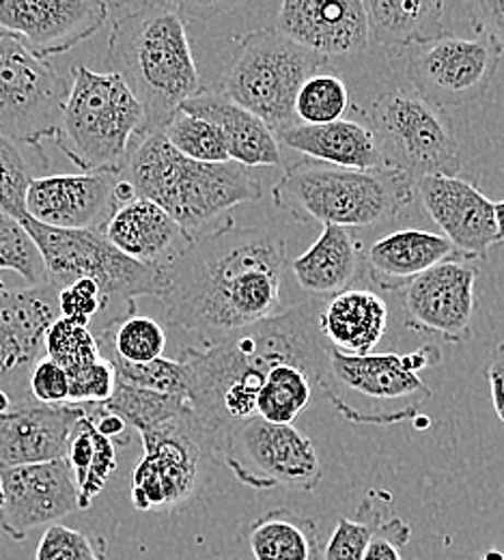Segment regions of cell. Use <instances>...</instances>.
<instances>
[{"label": "cell", "mask_w": 504, "mask_h": 560, "mask_svg": "<svg viewBox=\"0 0 504 560\" xmlns=\"http://www.w3.org/2000/svg\"><path fill=\"white\" fill-rule=\"evenodd\" d=\"M102 358L108 360L110 366L115 369L117 382L151 390V393L186 399V369L181 360L162 355L149 364H130L113 353H102Z\"/></svg>", "instance_id": "f35d334b"}, {"label": "cell", "mask_w": 504, "mask_h": 560, "mask_svg": "<svg viewBox=\"0 0 504 560\" xmlns=\"http://www.w3.org/2000/svg\"><path fill=\"white\" fill-rule=\"evenodd\" d=\"M417 192L423 210L430 213L439 235L468 259L483 261L492 246H499L494 201L479 186L461 177H423L417 179Z\"/></svg>", "instance_id": "d6986e66"}, {"label": "cell", "mask_w": 504, "mask_h": 560, "mask_svg": "<svg viewBox=\"0 0 504 560\" xmlns=\"http://www.w3.org/2000/svg\"><path fill=\"white\" fill-rule=\"evenodd\" d=\"M22 226L37 246L46 282L59 291L75 280H93L102 293L113 300L121 298L126 304L139 298H157L164 293L162 270L146 268L119 253L99 231H63L44 226L28 215L20 218Z\"/></svg>", "instance_id": "30bf717a"}, {"label": "cell", "mask_w": 504, "mask_h": 560, "mask_svg": "<svg viewBox=\"0 0 504 560\" xmlns=\"http://www.w3.org/2000/svg\"><path fill=\"white\" fill-rule=\"evenodd\" d=\"M35 560H108L106 539L63 524H52L44 530L37 544Z\"/></svg>", "instance_id": "b9f144b4"}, {"label": "cell", "mask_w": 504, "mask_h": 560, "mask_svg": "<svg viewBox=\"0 0 504 560\" xmlns=\"http://www.w3.org/2000/svg\"><path fill=\"white\" fill-rule=\"evenodd\" d=\"M483 560H504V555L496 552V550H492V552H488V555H485V559Z\"/></svg>", "instance_id": "f5cc1de1"}, {"label": "cell", "mask_w": 504, "mask_h": 560, "mask_svg": "<svg viewBox=\"0 0 504 560\" xmlns=\"http://www.w3.org/2000/svg\"><path fill=\"white\" fill-rule=\"evenodd\" d=\"M384 513L373 500H362L354 517H339L332 535L321 544L317 560H362L371 537L384 522Z\"/></svg>", "instance_id": "8d00e7d4"}, {"label": "cell", "mask_w": 504, "mask_h": 560, "mask_svg": "<svg viewBox=\"0 0 504 560\" xmlns=\"http://www.w3.org/2000/svg\"><path fill=\"white\" fill-rule=\"evenodd\" d=\"M108 298L102 289L89 279H80L59 291V313L80 326L91 324V319L108 306Z\"/></svg>", "instance_id": "ee69618b"}, {"label": "cell", "mask_w": 504, "mask_h": 560, "mask_svg": "<svg viewBox=\"0 0 504 560\" xmlns=\"http://www.w3.org/2000/svg\"><path fill=\"white\" fill-rule=\"evenodd\" d=\"M417 195V182L397 168H343L302 158L272 188V199L295 220L339 229L392 222Z\"/></svg>", "instance_id": "5b68a950"}, {"label": "cell", "mask_w": 504, "mask_h": 560, "mask_svg": "<svg viewBox=\"0 0 504 560\" xmlns=\"http://www.w3.org/2000/svg\"><path fill=\"white\" fill-rule=\"evenodd\" d=\"M352 106L350 89L343 78L335 73H315L297 91L293 104L295 124L326 126L341 121Z\"/></svg>", "instance_id": "836d02e7"}, {"label": "cell", "mask_w": 504, "mask_h": 560, "mask_svg": "<svg viewBox=\"0 0 504 560\" xmlns=\"http://www.w3.org/2000/svg\"><path fill=\"white\" fill-rule=\"evenodd\" d=\"M468 15L477 33L492 37L504 52V0L468 2Z\"/></svg>", "instance_id": "7dc6e473"}, {"label": "cell", "mask_w": 504, "mask_h": 560, "mask_svg": "<svg viewBox=\"0 0 504 560\" xmlns=\"http://www.w3.org/2000/svg\"><path fill=\"white\" fill-rule=\"evenodd\" d=\"M368 130L388 168L408 177H459L457 139L442 115L417 91L392 89L379 93L368 108Z\"/></svg>", "instance_id": "9c48e42d"}, {"label": "cell", "mask_w": 504, "mask_h": 560, "mask_svg": "<svg viewBox=\"0 0 504 560\" xmlns=\"http://www.w3.org/2000/svg\"><path fill=\"white\" fill-rule=\"evenodd\" d=\"M59 317V289L50 282L0 287V390L11 399H31L28 375L46 358V332Z\"/></svg>", "instance_id": "9a60e30c"}, {"label": "cell", "mask_w": 504, "mask_h": 560, "mask_svg": "<svg viewBox=\"0 0 504 560\" xmlns=\"http://www.w3.org/2000/svg\"><path fill=\"white\" fill-rule=\"evenodd\" d=\"M0 528L24 541L33 528L52 526L80 511L78 488L66 459L0 468Z\"/></svg>", "instance_id": "ac0fdd59"}, {"label": "cell", "mask_w": 504, "mask_h": 560, "mask_svg": "<svg viewBox=\"0 0 504 560\" xmlns=\"http://www.w3.org/2000/svg\"><path fill=\"white\" fill-rule=\"evenodd\" d=\"M324 300H306L277 315L239 328L203 348L181 351L186 401L216 444L220 433L239 420L257 417V397L277 364H297L319 382L328 362V343L319 330Z\"/></svg>", "instance_id": "7a4b0ae2"}, {"label": "cell", "mask_w": 504, "mask_h": 560, "mask_svg": "<svg viewBox=\"0 0 504 560\" xmlns=\"http://www.w3.org/2000/svg\"><path fill=\"white\" fill-rule=\"evenodd\" d=\"M121 175L78 173L35 177L24 197L31 220L63 231H102L115 210V186Z\"/></svg>", "instance_id": "ffe728a7"}, {"label": "cell", "mask_w": 504, "mask_h": 560, "mask_svg": "<svg viewBox=\"0 0 504 560\" xmlns=\"http://www.w3.org/2000/svg\"><path fill=\"white\" fill-rule=\"evenodd\" d=\"M160 132L175 151H179L188 160L203 162V164L231 162L228 147L222 132L214 124L201 117L177 110Z\"/></svg>", "instance_id": "e575fe53"}, {"label": "cell", "mask_w": 504, "mask_h": 560, "mask_svg": "<svg viewBox=\"0 0 504 560\" xmlns=\"http://www.w3.org/2000/svg\"><path fill=\"white\" fill-rule=\"evenodd\" d=\"M115 384V369L102 358L84 371L70 375V406H104L113 397Z\"/></svg>", "instance_id": "7bdbcfd3"}, {"label": "cell", "mask_w": 504, "mask_h": 560, "mask_svg": "<svg viewBox=\"0 0 504 560\" xmlns=\"http://www.w3.org/2000/svg\"><path fill=\"white\" fill-rule=\"evenodd\" d=\"M68 82L15 39H0V130L28 149L57 139Z\"/></svg>", "instance_id": "4fadbf2b"}, {"label": "cell", "mask_w": 504, "mask_h": 560, "mask_svg": "<svg viewBox=\"0 0 504 560\" xmlns=\"http://www.w3.org/2000/svg\"><path fill=\"white\" fill-rule=\"evenodd\" d=\"M102 408L110 415H117L128 427L143 431L162 420L184 412L188 408V401L181 397L160 395V393H151V390L117 382L113 397Z\"/></svg>", "instance_id": "d590c367"}, {"label": "cell", "mask_w": 504, "mask_h": 560, "mask_svg": "<svg viewBox=\"0 0 504 560\" xmlns=\"http://www.w3.org/2000/svg\"><path fill=\"white\" fill-rule=\"evenodd\" d=\"M313 399V377L297 364H277L268 371L257 397V417L274 424H293Z\"/></svg>", "instance_id": "d6a6232c"}, {"label": "cell", "mask_w": 504, "mask_h": 560, "mask_svg": "<svg viewBox=\"0 0 504 560\" xmlns=\"http://www.w3.org/2000/svg\"><path fill=\"white\" fill-rule=\"evenodd\" d=\"M121 177L132 186L137 199L166 211L192 237L237 206L261 197V184L250 168L235 162L188 160L160 130L137 142Z\"/></svg>", "instance_id": "277c9868"}, {"label": "cell", "mask_w": 504, "mask_h": 560, "mask_svg": "<svg viewBox=\"0 0 504 560\" xmlns=\"http://www.w3.org/2000/svg\"><path fill=\"white\" fill-rule=\"evenodd\" d=\"M285 270L283 237L228 220L195 237L162 270L164 317L171 326L212 343L277 315Z\"/></svg>", "instance_id": "6da1fadb"}, {"label": "cell", "mask_w": 504, "mask_h": 560, "mask_svg": "<svg viewBox=\"0 0 504 560\" xmlns=\"http://www.w3.org/2000/svg\"><path fill=\"white\" fill-rule=\"evenodd\" d=\"M479 261L453 257L403 289L406 326L446 343L472 339Z\"/></svg>", "instance_id": "2e32d148"}, {"label": "cell", "mask_w": 504, "mask_h": 560, "mask_svg": "<svg viewBox=\"0 0 504 560\" xmlns=\"http://www.w3.org/2000/svg\"><path fill=\"white\" fill-rule=\"evenodd\" d=\"M246 541L255 560H317L319 524L310 515L272 509L248 524Z\"/></svg>", "instance_id": "f546056e"}, {"label": "cell", "mask_w": 504, "mask_h": 560, "mask_svg": "<svg viewBox=\"0 0 504 560\" xmlns=\"http://www.w3.org/2000/svg\"><path fill=\"white\" fill-rule=\"evenodd\" d=\"M218 457L253 490L313 491L324 477L313 440L293 424L261 417L239 420L220 433Z\"/></svg>", "instance_id": "8fae6325"}, {"label": "cell", "mask_w": 504, "mask_h": 560, "mask_svg": "<svg viewBox=\"0 0 504 560\" xmlns=\"http://www.w3.org/2000/svg\"><path fill=\"white\" fill-rule=\"evenodd\" d=\"M494 215H496V229H499V242L504 244V201L494 203Z\"/></svg>", "instance_id": "f907efd6"}, {"label": "cell", "mask_w": 504, "mask_h": 560, "mask_svg": "<svg viewBox=\"0 0 504 560\" xmlns=\"http://www.w3.org/2000/svg\"><path fill=\"white\" fill-rule=\"evenodd\" d=\"M143 457L132 472V504L139 511H166L188 502L201 486L206 462L216 444L190 406L139 431Z\"/></svg>", "instance_id": "7c38bea8"}, {"label": "cell", "mask_w": 504, "mask_h": 560, "mask_svg": "<svg viewBox=\"0 0 504 560\" xmlns=\"http://www.w3.org/2000/svg\"><path fill=\"white\" fill-rule=\"evenodd\" d=\"M91 406H44L35 399L15 401L0 415V468L66 459L73 427Z\"/></svg>", "instance_id": "7402d4cb"}, {"label": "cell", "mask_w": 504, "mask_h": 560, "mask_svg": "<svg viewBox=\"0 0 504 560\" xmlns=\"http://www.w3.org/2000/svg\"><path fill=\"white\" fill-rule=\"evenodd\" d=\"M108 39V61L141 102L149 132H157L184 102L206 86L195 63L184 7L143 2L117 7Z\"/></svg>", "instance_id": "3957f363"}, {"label": "cell", "mask_w": 504, "mask_h": 560, "mask_svg": "<svg viewBox=\"0 0 504 560\" xmlns=\"http://www.w3.org/2000/svg\"><path fill=\"white\" fill-rule=\"evenodd\" d=\"M324 66V57L293 44L279 31L257 28L235 39L218 91L259 117L279 139L295 126L297 91Z\"/></svg>", "instance_id": "ba28073f"}, {"label": "cell", "mask_w": 504, "mask_h": 560, "mask_svg": "<svg viewBox=\"0 0 504 560\" xmlns=\"http://www.w3.org/2000/svg\"><path fill=\"white\" fill-rule=\"evenodd\" d=\"M35 177V166L26 158L24 147L0 130V211L17 220L26 215L24 197Z\"/></svg>", "instance_id": "60d3db41"}, {"label": "cell", "mask_w": 504, "mask_h": 560, "mask_svg": "<svg viewBox=\"0 0 504 560\" xmlns=\"http://www.w3.org/2000/svg\"><path fill=\"white\" fill-rule=\"evenodd\" d=\"M279 142L288 144L289 149L302 153L304 158L319 160L332 166L361 171L386 166L368 126L350 119L326 126L295 124L283 135H279Z\"/></svg>", "instance_id": "83f0119b"}, {"label": "cell", "mask_w": 504, "mask_h": 560, "mask_svg": "<svg viewBox=\"0 0 504 560\" xmlns=\"http://www.w3.org/2000/svg\"><path fill=\"white\" fill-rule=\"evenodd\" d=\"M11 408H13V399L4 390H0V415L9 412Z\"/></svg>", "instance_id": "816d5d0a"}, {"label": "cell", "mask_w": 504, "mask_h": 560, "mask_svg": "<svg viewBox=\"0 0 504 560\" xmlns=\"http://www.w3.org/2000/svg\"><path fill=\"white\" fill-rule=\"evenodd\" d=\"M361 244L348 229L326 224L313 246L293 264V279L297 287L328 302L330 298L348 291L359 280Z\"/></svg>", "instance_id": "484cf974"}, {"label": "cell", "mask_w": 504, "mask_h": 560, "mask_svg": "<svg viewBox=\"0 0 504 560\" xmlns=\"http://www.w3.org/2000/svg\"><path fill=\"white\" fill-rule=\"evenodd\" d=\"M99 233L119 253L155 270H164L195 242L166 211L144 199L115 206Z\"/></svg>", "instance_id": "603a6c76"}, {"label": "cell", "mask_w": 504, "mask_h": 560, "mask_svg": "<svg viewBox=\"0 0 504 560\" xmlns=\"http://www.w3.org/2000/svg\"><path fill=\"white\" fill-rule=\"evenodd\" d=\"M110 18L102 0H0V39H15L39 59L63 55Z\"/></svg>", "instance_id": "e0dca14e"}, {"label": "cell", "mask_w": 504, "mask_h": 560, "mask_svg": "<svg viewBox=\"0 0 504 560\" xmlns=\"http://www.w3.org/2000/svg\"><path fill=\"white\" fill-rule=\"evenodd\" d=\"M274 31L324 59L356 55L368 46L362 0H285Z\"/></svg>", "instance_id": "44dd1931"}, {"label": "cell", "mask_w": 504, "mask_h": 560, "mask_svg": "<svg viewBox=\"0 0 504 560\" xmlns=\"http://www.w3.org/2000/svg\"><path fill=\"white\" fill-rule=\"evenodd\" d=\"M11 270L28 282V287L46 282L44 259L22 222L0 211V272Z\"/></svg>", "instance_id": "ab89813d"}, {"label": "cell", "mask_w": 504, "mask_h": 560, "mask_svg": "<svg viewBox=\"0 0 504 560\" xmlns=\"http://www.w3.org/2000/svg\"><path fill=\"white\" fill-rule=\"evenodd\" d=\"M412 539V526L401 517L392 515L384 520L371 537L362 560H403L401 550Z\"/></svg>", "instance_id": "bcb514c9"}, {"label": "cell", "mask_w": 504, "mask_h": 560, "mask_svg": "<svg viewBox=\"0 0 504 560\" xmlns=\"http://www.w3.org/2000/svg\"><path fill=\"white\" fill-rule=\"evenodd\" d=\"M28 395L44 406H70V377L57 362L42 358L28 375Z\"/></svg>", "instance_id": "f6af8a7d"}, {"label": "cell", "mask_w": 504, "mask_h": 560, "mask_svg": "<svg viewBox=\"0 0 504 560\" xmlns=\"http://www.w3.org/2000/svg\"><path fill=\"white\" fill-rule=\"evenodd\" d=\"M485 377L494 412L504 424V341L490 351V358L485 360Z\"/></svg>", "instance_id": "c3c4849f"}, {"label": "cell", "mask_w": 504, "mask_h": 560, "mask_svg": "<svg viewBox=\"0 0 504 560\" xmlns=\"http://www.w3.org/2000/svg\"><path fill=\"white\" fill-rule=\"evenodd\" d=\"M99 412L102 406H91V412L75 422L68 444L66 462L72 468L80 511L91 506L117 470V446L95 427Z\"/></svg>", "instance_id": "4dcf8cb0"}, {"label": "cell", "mask_w": 504, "mask_h": 560, "mask_svg": "<svg viewBox=\"0 0 504 560\" xmlns=\"http://www.w3.org/2000/svg\"><path fill=\"white\" fill-rule=\"evenodd\" d=\"M146 135L144 108L117 73L72 68L55 142L82 173L121 175Z\"/></svg>", "instance_id": "8992f818"}, {"label": "cell", "mask_w": 504, "mask_h": 560, "mask_svg": "<svg viewBox=\"0 0 504 560\" xmlns=\"http://www.w3.org/2000/svg\"><path fill=\"white\" fill-rule=\"evenodd\" d=\"M184 113L214 124L228 147V160L244 166H281V142L253 113L222 95L218 89H203L181 104Z\"/></svg>", "instance_id": "cb8c5ba5"}, {"label": "cell", "mask_w": 504, "mask_h": 560, "mask_svg": "<svg viewBox=\"0 0 504 560\" xmlns=\"http://www.w3.org/2000/svg\"><path fill=\"white\" fill-rule=\"evenodd\" d=\"M46 358L57 362L70 377L102 360V353L86 326L59 317L46 332Z\"/></svg>", "instance_id": "74e56055"}, {"label": "cell", "mask_w": 504, "mask_h": 560, "mask_svg": "<svg viewBox=\"0 0 504 560\" xmlns=\"http://www.w3.org/2000/svg\"><path fill=\"white\" fill-rule=\"evenodd\" d=\"M386 302L364 289H348L330 298L319 313V330L326 343L350 355L373 353L386 335Z\"/></svg>", "instance_id": "4316f807"}, {"label": "cell", "mask_w": 504, "mask_h": 560, "mask_svg": "<svg viewBox=\"0 0 504 560\" xmlns=\"http://www.w3.org/2000/svg\"><path fill=\"white\" fill-rule=\"evenodd\" d=\"M503 55L501 46L483 33L444 35L417 48L406 73L414 91L435 108L468 106L488 93Z\"/></svg>", "instance_id": "5bb4252c"}, {"label": "cell", "mask_w": 504, "mask_h": 560, "mask_svg": "<svg viewBox=\"0 0 504 560\" xmlns=\"http://www.w3.org/2000/svg\"><path fill=\"white\" fill-rule=\"evenodd\" d=\"M97 339L99 353H113L130 364H149L162 358L166 332L162 324L137 313V302L128 304V315L113 319Z\"/></svg>", "instance_id": "1f68e13d"}, {"label": "cell", "mask_w": 504, "mask_h": 560, "mask_svg": "<svg viewBox=\"0 0 504 560\" xmlns=\"http://www.w3.org/2000/svg\"><path fill=\"white\" fill-rule=\"evenodd\" d=\"M368 44L421 48L444 37L442 0H362Z\"/></svg>", "instance_id": "f1b7e54d"}, {"label": "cell", "mask_w": 504, "mask_h": 560, "mask_svg": "<svg viewBox=\"0 0 504 560\" xmlns=\"http://www.w3.org/2000/svg\"><path fill=\"white\" fill-rule=\"evenodd\" d=\"M439 350L423 346L410 353L350 355L328 346L317 386L330 406L354 424H397L417 419L433 390L421 371L437 364Z\"/></svg>", "instance_id": "52a82bcc"}, {"label": "cell", "mask_w": 504, "mask_h": 560, "mask_svg": "<svg viewBox=\"0 0 504 560\" xmlns=\"http://www.w3.org/2000/svg\"><path fill=\"white\" fill-rule=\"evenodd\" d=\"M453 257H461L439 233L401 229L373 242L364 255L368 280L382 291H401L412 280Z\"/></svg>", "instance_id": "d4e9b609"}, {"label": "cell", "mask_w": 504, "mask_h": 560, "mask_svg": "<svg viewBox=\"0 0 504 560\" xmlns=\"http://www.w3.org/2000/svg\"><path fill=\"white\" fill-rule=\"evenodd\" d=\"M95 427H97V431L104 435V438H108L115 446L117 444H128L130 442V435H128V424L124 422V420L119 419L117 415H110V412H106L104 408H102V412L97 415V419H95Z\"/></svg>", "instance_id": "681fc988"}]
</instances>
